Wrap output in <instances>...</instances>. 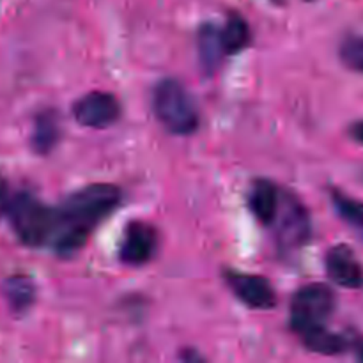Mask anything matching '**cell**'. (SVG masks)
Masks as SVG:
<instances>
[{
  "label": "cell",
  "instance_id": "5b68a950",
  "mask_svg": "<svg viewBox=\"0 0 363 363\" xmlns=\"http://www.w3.org/2000/svg\"><path fill=\"white\" fill-rule=\"evenodd\" d=\"M273 223L277 225L280 245L287 250L303 247L311 240V216L294 195H282Z\"/></svg>",
  "mask_w": 363,
  "mask_h": 363
},
{
  "label": "cell",
  "instance_id": "7c38bea8",
  "mask_svg": "<svg viewBox=\"0 0 363 363\" xmlns=\"http://www.w3.org/2000/svg\"><path fill=\"white\" fill-rule=\"evenodd\" d=\"M60 137L59 116L55 110H45L35 117L34 130H32V147L39 155H48L57 145Z\"/></svg>",
  "mask_w": 363,
  "mask_h": 363
},
{
  "label": "cell",
  "instance_id": "5bb4252c",
  "mask_svg": "<svg viewBox=\"0 0 363 363\" xmlns=\"http://www.w3.org/2000/svg\"><path fill=\"white\" fill-rule=\"evenodd\" d=\"M220 34H222L225 55L243 52L252 41V30L248 27V21L240 13H230L227 16L225 25L223 28H220Z\"/></svg>",
  "mask_w": 363,
  "mask_h": 363
},
{
  "label": "cell",
  "instance_id": "4fadbf2b",
  "mask_svg": "<svg viewBox=\"0 0 363 363\" xmlns=\"http://www.w3.org/2000/svg\"><path fill=\"white\" fill-rule=\"evenodd\" d=\"M301 340L305 346L311 351L325 357H333V354H340L347 350V340L339 333L330 332L326 326H318V328L307 330V332L300 333Z\"/></svg>",
  "mask_w": 363,
  "mask_h": 363
},
{
  "label": "cell",
  "instance_id": "6da1fadb",
  "mask_svg": "<svg viewBox=\"0 0 363 363\" xmlns=\"http://www.w3.org/2000/svg\"><path fill=\"white\" fill-rule=\"evenodd\" d=\"M123 191L116 184L96 183L73 191L55 208V225L48 243L60 257H71L85 247L96 227L116 211Z\"/></svg>",
  "mask_w": 363,
  "mask_h": 363
},
{
  "label": "cell",
  "instance_id": "e0dca14e",
  "mask_svg": "<svg viewBox=\"0 0 363 363\" xmlns=\"http://www.w3.org/2000/svg\"><path fill=\"white\" fill-rule=\"evenodd\" d=\"M339 55L350 69L363 73V35H350L344 39Z\"/></svg>",
  "mask_w": 363,
  "mask_h": 363
},
{
  "label": "cell",
  "instance_id": "ffe728a7",
  "mask_svg": "<svg viewBox=\"0 0 363 363\" xmlns=\"http://www.w3.org/2000/svg\"><path fill=\"white\" fill-rule=\"evenodd\" d=\"M277 2H280V0H277Z\"/></svg>",
  "mask_w": 363,
  "mask_h": 363
},
{
  "label": "cell",
  "instance_id": "9c48e42d",
  "mask_svg": "<svg viewBox=\"0 0 363 363\" xmlns=\"http://www.w3.org/2000/svg\"><path fill=\"white\" fill-rule=\"evenodd\" d=\"M326 273L337 286L346 289L363 287V266L360 259L347 245H337L330 248L325 259Z\"/></svg>",
  "mask_w": 363,
  "mask_h": 363
},
{
  "label": "cell",
  "instance_id": "ba28073f",
  "mask_svg": "<svg viewBox=\"0 0 363 363\" xmlns=\"http://www.w3.org/2000/svg\"><path fill=\"white\" fill-rule=\"evenodd\" d=\"M156 248H158V233L155 227L151 223L135 220L124 229L119 257L124 264L142 266L155 257Z\"/></svg>",
  "mask_w": 363,
  "mask_h": 363
},
{
  "label": "cell",
  "instance_id": "2e32d148",
  "mask_svg": "<svg viewBox=\"0 0 363 363\" xmlns=\"http://www.w3.org/2000/svg\"><path fill=\"white\" fill-rule=\"evenodd\" d=\"M332 201L340 218L363 230V202L347 197L342 191H332Z\"/></svg>",
  "mask_w": 363,
  "mask_h": 363
},
{
  "label": "cell",
  "instance_id": "30bf717a",
  "mask_svg": "<svg viewBox=\"0 0 363 363\" xmlns=\"http://www.w3.org/2000/svg\"><path fill=\"white\" fill-rule=\"evenodd\" d=\"M280 199H282V194L275 183H272L269 179H257L250 188L248 206L259 222L264 225H272L277 211H279Z\"/></svg>",
  "mask_w": 363,
  "mask_h": 363
},
{
  "label": "cell",
  "instance_id": "3957f363",
  "mask_svg": "<svg viewBox=\"0 0 363 363\" xmlns=\"http://www.w3.org/2000/svg\"><path fill=\"white\" fill-rule=\"evenodd\" d=\"M6 215L13 230L27 247H41L52 238L55 225V209L43 204L30 194L11 195Z\"/></svg>",
  "mask_w": 363,
  "mask_h": 363
},
{
  "label": "cell",
  "instance_id": "8fae6325",
  "mask_svg": "<svg viewBox=\"0 0 363 363\" xmlns=\"http://www.w3.org/2000/svg\"><path fill=\"white\" fill-rule=\"evenodd\" d=\"M197 46L199 59H201V64L206 69V73H215L220 67V64H222L223 55H225V48H223L220 28L213 23L202 25V27L199 28Z\"/></svg>",
  "mask_w": 363,
  "mask_h": 363
},
{
  "label": "cell",
  "instance_id": "d6986e66",
  "mask_svg": "<svg viewBox=\"0 0 363 363\" xmlns=\"http://www.w3.org/2000/svg\"><path fill=\"white\" fill-rule=\"evenodd\" d=\"M350 133H351V137L358 142V144L363 145V121H360V123H354L353 126H351Z\"/></svg>",
  "mask_w": 363,
  "mask_h": 363
},
{
  "label": "cell",
  "instance_id": "9a60e30c",
  "mask_svg": "<svg viewBox=\"0 0 363 363\" xmlns=\"http://www.w3.org/2000/svg\"><path fill=\"white\" fill-rule=\"evenodd\" d=\"M4 293L11 307L18 312L27 311L35 300V287L27 277H11L4 286Z\"/></svg>",
  "mask_w": 363,
  "mask_h": 363
},
{
  "label": "cell",
  "instance_id": "8992f818",
  "mask_svg": "<svg viewBox=\"0 0 363 363\" xmlns=\"http://www.w3.org/2000/svg\"><path fill=\"white\" fill-rule=\"evenodd\" d=\"M73 116L82 126L103 130L119 121L121 103L110 92H89L74 103Z\"/></svg>",
  "mask_w": 363,
  "mask_h": 363
},
{
  "label": "cell",
  "instance_id": "52a82bcc",
  "mask_svg": "<svg viewBox=\"0 0 363 363\" xmlns=\"http://www.w3.org/2000/svg\"><path fill=\"white\" fill-rule=\"evenodd\" d=\"M227 286L233 289L238 300L243 301L247 307L259 308V311H269L277 305V294L268 279L261 275H250L227 269L223 273Z\"/></svg>",
  "mask_w": 363,
  "mask_h": 363
},
{
  "label": "cell",
  "instance_id": "7a4b0ae2",
  "mask_svg": "<svg viewBox=\"0 0 363 363\" xmlns=\"http://www.w3.org/2000/svg\"><path fill=\"white\" fill-rule=\"evenodd\" d=\"M152 110L160 123L176 135H191L197 131L201 117L183 84L172 78H165L155 87Z\"/></svg>",
  "mask_w": 363,
  "mask_h": 363
},
{
  "label": "cell",
  "instance_id": "ac0fdd59",
  "mask_svg": "<svg viewBox=\"0 0 363 363\" xmlns=\"http://www.w3.org/2000/svg\"><path fill=\"white\" fill-rule=\"evenodd\" d=\"M9 190H7V184L6 183H0V216L6 215L7 211V206H9Z\"/></svg>",
  "mask_w": 363,
  "mask_h": 363
},
{
  "label": "cell",
  "instance_id": "277c9868",
  "mask_svg": "<svg viewBox=\"0 0 363 363\" xmlns=\"http://www.w3.org/2000/svg\"><path fill=\"white\" fill-rule=\"evenodd\" d=\"M335 294L326 284H308L294 293L291 301V328L296 335L307 330L326 326L335 312Z\"/></svg>",
  "mask_w": 363,
  "mask_h": 363
}]
</instances>
